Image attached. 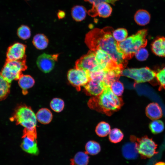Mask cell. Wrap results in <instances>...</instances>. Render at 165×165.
<instances>
[{"mask_svg":"<svg viewBox=\"0 0 165 165\" xmlns=\"http://www.w3.org/2000/svg\"><path fill=\"white\" fill-rule=\"evenodd\" d=\"M110 88L113 93L119 97L122 95L124 91V86L122 82L118 80L114 82L110 86Z\"/></svg>","mask_w":165,"mask_h":165,"instance_id":"35","label":"cell"},{"mask_svg":"<svg viewBox=\"0 0 165 165\" xmlns=\"http://www.w3.org/2000/svg\"><path fill=\"white\" fill-rule=\"evenodd\" d=\"M17 124L24 128L23 132L37 134V121L36 115L31 108L21 105L16 109L12 118Z\"/></svg>","mask_w":165,"mask_h":165,"instance_id":"4","label":"cell"},{"mask_svg":"<svg viewBox=\"0 0 165 165\" xmlns=\"http://www.w3.org/2000/svg\"><path fill=\"white\" fill-rule=\"evenodd\" d=\"M145 114L147 117L152 120L159 119L163 116L161 107L158 103L155 102L150 103L146 106Z\"/></svg>","mask_w":165,"mask_h":165,"instance_id":"17","label":"cell"},{"mask_svg":"<svg viewBox=\"0 0 165 165\" xmlns=\"http://www.w3.org/2000/svg\"><path fill=\"white\" fill-rule=\"evenodd\" d=\"M66 15L65 12L61 10H59L57 14V17L59 20L62 19L64 18Z\"/></svg>","mask_w":165,"mask_h":165,"instance_id":"39","label":"cell"},{"mask_svg":"<svg viewBox=\"0 0 165 165\" xmlns=\"http://www.w3.org/2000/svg\"><path fill=\"white\" fill-rule=\"evenodd\" d=\"M21 147L25 152L30 154L37 155L39 153L36 141L37 136L29 134H23Z\"/></svg>","mask_w":165,"mask_h":165,"instance_id":"13","label":"cell"},{"mask_svg":"<svg viewBox=\"0 0 165 165\" xmlns=\"http://www.w3.org/2000/svg\"><path fill=\"white\" fill-rule=\"evenodd\" d=\"M124 135L121 131L119 129L115 128L111 130L109 134V139L113 143H116L121 141Z\"/></svg>","mask_w":165,"mask_h":165,"instance_id":"30","label":"cell"},{"mask_svg":"<svg viewBox=\"0 0 165 165\" xmlns=\"http://www.w3.org/2000/svg\"><path fill=\"white\" fill-rule=\"evenodd\" d=\"M32 42L34 46L37 49L42 50L47 47L49 40L47 37L44 34H38L34 36Z\"/></svg>","mask_w":165,"mask_h":165,"instance_id":"24","label":"cell"},{"mask_svg":"<svg viewBox=\"0 0 165 165\" xmlns=\"http://www.w3.org/2000/svg\"><path fill=\"white\" fill-rule=\"evenodd\" d=\"M26 0V1H29V0Z\"/></svg>","mask_w":165,"mask_h":165,"instance_id":"41","label":"cell"},{"mask_svg":"<svg viewBox=\"0 0 165 165\" xmlns=\"http://www.w3.org/2000/svg\"><path fill=\"white\" fill-rule=\"evenodd\" d=\"M149 128L152 134H157L163 131L164 128V125L162 121L154 120L150 123Z\"/></svg>","mask_w":165,"mask_h":165,"instance_id":"29","label":"cell"},{"mask_svg":"<svg viewBox=\"0 0 165 165\" xmlns=\"http://www.w3.org/2000/svg\"><path fill=\"white\" fill-rule=\"evenodd\" d=\"M106 86L103 81H100L90 79L83 87L87 94L93 96L101 94Z\"/></svg>","mask_w":165,"mask_h":165,"instance_id":"16","label":"cell"},{"mask_svg":"<svg viewBox=\"0 0 165 165\" xmlns=\"http://www.w3.org/2000/svg\"><path fill=\"white\" fill-rule=\"evenodd\" d=\"M156 72L148 67L127 68L123 70L122 75L133 79L136 83L151 82L156 79Z\"/></svg>","mask_w":165,"mask_h":165,"instance_id":"6","label":"cell"},{"mask_svg":"<svg viewBox=\"0 0 165 165\" xmlns=\"http://www.w3.org/2000/svg\"><path fill=\"white\" fill-rule=\"evenodd\" d=\"M123 69L118 66L114 68L106 70V74L103 81L106 85L110 86L114 82L118 80L122 75Z\"/></svg>","mask_w":165,"mask_h":165,"instance_id":"18","label":"cell"},{"mask_svg":"<svg viewBox=\"0 0 165 165\" xmlns=\"http://www.w3.org/2000/svg\"><path fill=\"white\" fill-rule=\"evenodd\" d=\"M86 152L92 155H94L98 154L101 150L100 144L97 142L94 141H88L85 145Z\"/></svg>","mask_w":165,"mask_h":165,"instance_id":"28","label":"cell"},{"mask_svg":"<svg viewBox=\"0 0 165 165\" xmlns=\"http://www.w3.org/2000/svg\"><path fill=\"white\" fill-rule=\"evenodd\" d=\"M84 1L92 4V6H95L99 3L103 2H106L114 5L117 0H84Z\"/></svg>","mask_w":165,"mask_h":165,"instance_id":"38","label":"cell"},{"mask_svg":"<svg viewBox=\"0 0 165 165\" xmlns=\"http://www.w3.org/2000/svg\"><path fill=\"white\" fill-rule=\"evenodd\" d=\"M27 68L26 58L19 60H6L1 73L4 79L10 83L13 80H18L23 74L22 72Z\"/></svg>","mask_w":165,"mask_h":165,"instance_id":"5","label":"cell"},{"mask_svg":"<svg viewBox=\"0 0 165 165\" xmlns=\"http://www.w3.org/2000/svg\"><path fill=\"white\" fill-rule=\"evenodd\" d=\"M69 83L78 91L85 85L90 80L88 72L76 68L70 69L67 73Z\"/></svg>","mask_w":165,"mask_h":165,"instance_id":"8","label":"cell"},{"mask_svg":"<svg viewBox=\"0 0 165 165\" xmlns=\"http://www.w3.org/2000/svg\"><path fill=\"white\" fill-rule=\"evenodd\" d=\"M110 131V126L109 124L104 121L99 123L95 129L96 134L100 137L106 136L109 134Z\"/></svg>","mask_w":165,"mask_h":165,"instance_id":"27","label":"cell"},{"mask_svg":"<svg viewBox=\"0 0 165 165\" xmlns=\"http://www.w3.org/2000/svg\"><path fill=\"white\" fill-rule=\"evenodd\" d=\"M26 47L25 45L19 42H16L12 45L7 50L6 60H19L26 58L25 54Z\"/></svg>","mask_w":165,"mask_h":165,"instance_id":"12","label":"cell"},{"mask_svg":"<svg viewBox=\"0 0 165 165\" xmlns=\"http://www.w3.org/2000/svg\"><path fill=\"white\" fill-rule=\"evenodd\" d=\"M18 80V84L22 90L23 94L26 95L28 93V90L32 87L34 85L35 81L31 76L22 74Z\"/></svg>","mask_w":165,"mask_h":165,"instance_id":"20","label":"cell"},{"mask_svg":"<svg viewBox=\"0 0 165 165\" xmlns=\"http://www.w3.org/2000/svg\"><path fill=\"white\" fill-rule=\"evenodd\" d=\"M87 104L91 109L110 116L120 108L123 102L113 93L110 86H106L101 94L90 98Z\"/></svg>","mask_w":165,"mask_h":165,"instance_id":"2","label":"cell"},{"mask_svg":"<svg viewBox=\"0 0 165 165\" xmlns=\"http://www.w3.org/2000/svg\"><path fill=\"white\" fill-rule=\"evenodd\" d=\"M136 138V137L133 136L131 137V141L125 143L122 147V154L127 159H135L138 156L139 154L137 148Z\"/></svg>","mask_w":165,"mask_h":165,"instance_id":"15","label":"cell"},{"mask_svg":"<svg viewBox=\"0 0 165 165\" xmlns=\"http://www.w3.org/2000/svg\"><path fill=\"white\" fill-rule=\"evenodd\" d=\"M10 83L6 81L0 72V101L6 98L10 92Z\"/></svg>","mask_w":165,"mask_h":165,"instance_id":"26","label":"cell"},{"mask_svg":"<svg viewBox=\"0 0 165 165\" xmlns=\"http://www.w3.org/2000/svg\"><path fill=\"white\" fill-rule=\"evenodd\" d=\"M147 34V30L142 29L127 37L122 42H118L119 50L126 60L131 58L138 50L145 47L147 43L146 38Z\"/></svg>","mask_w":165,"mask_h":165,"instance_id":"3","label":"cell"},{"mask_svg":"<svg viewBox=\"0 0 165 165\" xmlns=\"http://www.w3.org/2000/svg\"><path fill=\"white\" fill-rule=\"evenodd\" d=\"M89 157L86 152H79L70 160L71 165H87Z\"/></svg>","mask_w":165,"mask_h":165,"instance_id":"25","label":"cell"},{"mask_svg":"<svg viewBox=\"0 0 165 165\" xmlns=\"http://www.w3.org/2000/svg\"><path fill=\"white\" fill-rule=\"evenodd\" d=\"M154 165H165V163L163 162H159L156 163Z\"/></svg>","mask_w":165,"mask_h":165,"instance_id":"40","label":"cell"},{"mask_svg":"<svg viewBox=\"0 0 165 165\" xmlns=\"http://www.w3.org/2000/svg\"><path fill=\"white\" fill-rule=\"evenodd\" d=\"M50 105L53 111L57 112H60L64 108V102L63 100L61 98H55L51 101Z\"/></svg>","mask_w":165,"mask_h":165,"instance_id":"32","label":"cell"},{"mask_svg":"<svg viewBox=\"0 0 165 165\" xmlns=\"http://www.w3.org/2000/svg\"><path fill=\"white\" fill-rule=\"evenodd\" d=\"M112 35L115 40L118 42L124 41L127 37L128 32L124 28H119L112 32Z\"/></svg>","mask_w":165,"mask_h":165,"instance_id":"34","label":"cell"},{"mask_svg":"<svg viewBox=\"0 0 165 165\" xmlns=\"http://www.w3.org/2000/svg\"><path fill=\"white\" fill-rule=\"evenodd\" d=\"M156 79L159 86V90H165V66L156 72Z\"/></svg>","mask_w":165,"mask_h":165,"instance_id":"33","label":"cell"},{"mask_svg":"<svg viewBox=\"0 0 165 165\" xmlns=\"http://www.w3.org/2000/svg\"><path fill=\"white\" fill-rule=\"evenodd\" d=\"M134 55L138 61H144L148 58L149 54L147 49L145 47H142L138 50L135 53Z\"/></svg>","mask_w":165,"mask_h":165,"instance_id":"37","label":"cell"},{"mask_svg":"<svg viewBox=\"0 0 165 165\" xmlns=\"http://www.w3.org/2000/svg\"><path fill=\"white\" fill-rule=\"evenodd\" d=\"M151 50L156 55L160 57H165V37H160L156 38L151 44Z\"/></svg>","mask_w":165,"mask_h":165,"instance_id":"19","label":"cell"},{"mask_svg":"<svg viewBox=\"0 0 165 165\" xmlns=\"http://www.w3.org/2000/svg\"><path fill=\"white\" fill-rule=\"evenodd\" d=\"M112 12V8L108 3L103 2L95 6L88 11V14L92 17L98 16L105 18L109 17Z\"/></svg>","mask_w":165,"mask_h":165,"instance_id":"14","label":"cell"},{"mask_svg":"<svg viewBox=\"0 0 165 165\" xmlns=\"http://www.w3.org/2000/svg\"><path fill=\"white\" fill-rule=\"evenodd\" d=\"M134 19L135 22L140 26H145L148 24L150 20L151 15L146 10L140 9L135 13Z\"/></svg>","mask_w":165,"mask_h":165,"instance_id":"21","label":"cell"},{"mask_svg":"<svg viewBox=\"0 0 165 165\" xmlns=\"http://www.w3.org/2000/svg\"><path fill=\"white\" fill-rule=\"evenodd\" d=\"M58 57V54H50L43 53L39 56L37 59V66L43 72L49 73L53 68Z\"/></svg>","mask_w":165,"mask_h":165,"instance_id":"10","label":"cell"},{"mask_svg":"<svg viewBox=\"0 0 165 165\" xmlns=\"http://www.w3.org/2000/svg\"><path fill=\"white\" fill-rule=\"evenodd\" d=\"M137 149L141 158H150L158 152L156 151L157 145L152 138L145 136L137 138Z\"/></svg>","mask_w":165,"mask_h":165,"instance_id":"7","label":"cell"},{"mask_svg":"<svg viewBox=\"0 0 165 165\" xmlns=\"http://www.w3.org/2000/svg\"><path fill=\"white\" fill-rule=\"evenodd\" d=\"M17 34L18 37L23 40L28 39L31 35L30 28L25 25H22L18 28Z\"/></svg>","mask_w":165,"mask_h":165,"instance_id":"31","label":"cell"},{"mask_svg":"<svg viewBox=\"0 0 165 165\" xmlns=\"http://www.w3.org/2000/svg\"><path fill=\"white\" fill-rule=\"evenodd\" d=\"M86 13V8L81 5L75 6L72 8L71 10L72 17L76 22H80L85 19Z\"/></svg>","mask_w":165,"mask_h":165,"instance_id":"22","label":"cell"},{"mask_svg":"<svg viewBox=\"0 0 165 165\" xmlns=\"http://www.w3.org/2000/svg\"><path fill=\"white\" fill-rule=\"evenodd\" d=\"M75 68L88 72L103 69L97 62L94 52L91 50L76 61Z\"/></svg>","mask_w":165,"mask_h":165,"instance_id":"9","label":"cell"},{"mask_svg":"<svg viewBox=\"0 0 165 165\" xmlns=\"http://www.w3.org/2000/svg\"><path fill=\"white\" fill-rule=\"evenodd\" d=\"M37 120L40 123L46 124L50 123L53 118V115L49 109L47 108H42L36 113Z\"/></svg>","mask_w":165,"mask_h":165,"instance_id":"23","label":"cell"},{"mask_svg":"<svg viewBox=\"0 0 165 165\" xmlns=\"http://www.w3.org/2000/svg\"><path fill=\"white\" fill-rule=\"evenodd\" d=\"M106 70L101 69L97 71L88 72L90 79L100 81H103Z\"/></svg>","mask_w":165,"mask_h":165,"instance_id":"36","label":"cell"},{"mask_svg":"<svg viewBox=\"0 0 165 165\" xmlns=\"http://www.w3.org/2000/svg\"><path fill=\"white\" fill-rule=\"evenodd\" d=\"M93 51L94 52L97 62L102 69L108 70L118 66L120 67L117 64L107 53L103 50L98 49Z\"/></svg>","mask_w":165,"mask_h":165,"instance_id":"11","label":"cell"},{"mask_svg":"<svg viewBox=\"0 0 165 165\" xmlns=\"http://www.w3.org/2000/svg\"><path fill=\"white\" fill-rule=\"evenodd\" d=\"M113 28L110 27L94 28L86 34L85 42L90 50L101 49L106 52L118 65L124 69L127 64V60L119 51L118 42L113 36Z\"/></svg>","mask_w":165,"mask_h":165,"instance_id":"1","label":"cell"}]
</instances>
